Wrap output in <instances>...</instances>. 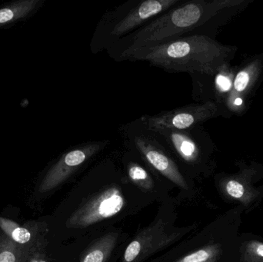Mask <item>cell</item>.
Returning a JSON list of instances; mask_svg holds the SVG:
<instances>
[{"label": "cell", "instance_id": "cell-1", "mask_svg": "<svg viewBox=\"0 0 263 262\" xmlns=\"http://www.w3.org/2000/svg\"><path fill=\"white\" fill-rule=\"evenodd\" d=\"M242 3L236 0H184L122 38L106 52L110 58L119 62L123 55L132 51L153 47L190 35L210 36L209 27L218 15L227 8Z\"/></svg>", "mask_w": 263, "mask_h": 262}, {"label": "cell", "instance_id": "cell-11", "mask_svg": "<svg viewBox=\"0 0 263 262\" xmlns=\"http://www.w3.org/2000/svg\"><path fill=\"white\" fill-rule=\"evenodd\" d=\"M261 70H262L261 61L256 60L247 65V67L244 68L242 70L239 71L232 86L233 91H232L231 97H234L236 95L237 96L241 94L245 93V92L252 87V85L256 81Z\"/></svg>", "mask_w": 263, "mask_h": 262}, {"label": "cell", "instance_id": "cell-12", "mask_svg": "<svg viewBox=\"0 0 263 262\" xmlns=\"http://www.w3.org/2000/svg\"><path fill=\"white\" fill-rule=\"evenodd\" d=\"M39 3V0H23L2 8L0 9V26L26 16L36 7Z\"/></svg>", "mask_w": 263, "mask_h": 262}, {"label": "cell", "instance_id": "cell-8", "mask_svg": "<svg viewBox=\"0 0 263 262\" xmlns=\"http://www.w3.org/2000/svg\"><path fill=\"white\" fill-rule=\"evenodd\" d=\"M97 194L72 215L69 226L85 228L112 218L125 207L124 195L118 186H110Z\"/></svg>", "mask_w": 263, "mask_h": 262}, {"label": "cell", "instance_id": "cell-7", "mask_svg": "<svg viewBox=\"0 0 263 262\" xmlns=\"http://www.w3.org/2000/svg\"><path fill=\"white\" fill-rule=\"evenodd\" d=\"M220 107L213 101L186 105L157 115H144L142 122L153 129L186 130L201 126L207 120L218 116Z\"/></svg>", "mask_w": 263, "mask_h": 262}, {"label": "cell", "instance_id": "cell-13", "mask_svg": "<svg viewBox=\"0 0 263 262\" xmlns=\"http://www.w3.org/2000/svg\"><path fill=\"white\" fill-rule=\"evenodd\" d=\"M115 235H108L94 245L81 262H106L115 246Z\"/></svg>", "mask_w": 263, "mask_h": 262}, {"label": "cell", "instance_id": "cell-2", "mask_svg": "<svg viewBox=\"0 0 263 262\" xmlns=\"http://www.w3.org/2000/svg\"><path fill=\"white\" fill-rule=\"evenodd\" d=\"M234 51L213 37L195 35L132 51L119 62H145L168 72L214 76L227 66Z\"/></svg>", "mask_w": 263, "mask_h": 262}, {"label": "cell", "instance_id": "cell-16", "mask_svg": "<svg viewBox=\"0 0 263 262\" xmlns=\"http://www.w3.org/2000/svg\"><path fill=\"white\" fill-rule=\"evenodd\" d=\"M226 189H227L229 195L235 198H242L245 193L244 186L236 180L229 181L226 186Z\"/></svg>", "mask_w": 263, "mask_h": 262}, {"label": "cell", "instance_id": "cell-18", "mask_svg": "<svg viewBox=\"0 0 263 262\" xmlns=\"http://www.w3.org/2000/svg\"><path fill=\"white\" fill-rule=\"evenodd\" d=\"M253 250L256 255L263 258V244L260 243H255L253 245Z\"/></svg>", "mask_w": 263, "mask_h": 262}, {"label": "cell", "instance_id": "cell-17", "mask_svg": "<svg viewBox=\"0 0 263 262\" xmlns=\"http://www.w3.org/2000/svg\"><path fill=\"white\" fill-rule=\"evenodd\" d=\"M26 262H49L47 257L43 252V244L37 246L30 252Z\"/></svg>", "mask_w": 263, "mask_h": 262}, {"label": "cell", "instance_id": "cell-10", "mask_svg": "<svg viewBox=\"0 0 263 262\" xmlns=\"http://www.w3.org/2000/svg\"><path fill=\"white\" fill-rule=\"evenodd\" d=\"M22 246L0 231V262H26L30 252L37 246Z\"/></svg>", "mask_w": 263, "mask_h": 262}, {"label": "cell", "instance_id": "cell-9", "mask_svg": "<svg viewBox=\"0 0 263 262\" xmlns=\"http://www.w3.org/2000/svg\"><path fill=\"white\" fill-rule=\"evenodd\" d=\"M0 229L12 241L20 246H33L43 243L33 229L20 226L12 220L1 216Z\"/></svg>", "mask_w": 263, "mask_h": 262}, {"label": "cell", "instance_id": "cell-14", "mask_svg": "<svg viewBox=\"0 0 263 262\" xmlns=\"http://www.w3.org/2000/svg\"><path fill=\"white\" fill-rule=\"evenodd\" d=\"M218 252L219 249L216 246H210L193 252L176 262H214Z\"/></svg>", "mask_w": 263, "mask_h": 262}, {"label": "cell", "instance_id": "cell-15", "mask_svg": "<svg viewBox=\"0 0 263 262\" xmlns=\"http://www.w3.org/2000/svg\"><path fill=\"white\" fill-rule=\"evenodd\" d=\"M224 68V67H223ZM222 68V69H223ZM222 69H221L216 74L215 78V86L216 89L221 92H228L233 86V82L230 79L228 75H226L225 72H222Z\"/></svg>", "mask_w": 263, "mask_h": 262}, {"label": "cell", "instance_id": "cell-5", "mask_svg": "<svg viewBox=\"0 0 263 262\" xmlns=\"http://www.w3.org/2000/svg\"><path fill=\"white\" fill-rule=\"evenodd\" d=\"M109 145V139L93 140L80 143L66 151L46 172L39 186V192L46 193L63 184L104 152Z\"/></svg>", "mask_w": 263, "mask_h": 262}, {"label": "cell", "instance_id": "cell-4", "mask_svg": "<svg viewBox=\"0 0 263 262\" xmlns=\"http://www.w3.org/2000/svg\"><path fill=\"white\" fill-rule=\"evenodd\" d=\"M124 149L139 157L150 169L182 189H187L184 172L162 137L140 118L119 128Z\"/></svg>", "mask_w": 263, "mask_h": 262}, {"label": "cell", "instance_id": "cell-6", "mask_svg": "<svg viewBox=\"0 0 263 262\" xmlns=\"http://www.w3.org/2000/svg\"><path fill=\"white\" fill-rule=\"evenodd\" d=\"M153 129L162 137L182 172L198 167L203 161L206 140L201 126L186 130Z\"/></svg>", "mask_w": 263, "mask_h": 262}, {"label": "cell", "instance_id": "cell-3", "mask_svg": "<svg viewBox=\"0 0 263 262\" xmlns=\"http://www.w3.org/2000/svg\"><path fill=\"white\" fill-rule=\"evenodd\" d=\"M184 0H129L109 9L97 23L89 49L92 54L107 51L120 40Z\"/></svg>", "mask_w": 263, "mask_h": 262}]
</instances>
